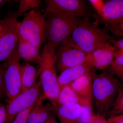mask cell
Instances as JSON below:
<instances>
[{
	"mask_svg": "<svg viewBox=\"0 0 123 123\" xmlns=\"http://www.w3.org/2000/svg\"><path fill=\"white\" fill-rule=\"evenodd\" d=\"M10 1L7 0H0V8L2 7L6 3L9 2Z\"/></svg>",
	"mask_w": 123,
	"mask_h": 123,
	"instance_id": "836d02e7",
	"label": "cell"
},
{
	"mask_svg": "<svg viewBox=\"0 0 123 123\" xmlns=\"http://www.w3.org/2000/svg\"><path fill=\"white\" fill-rule=\"evenodd\" d=\"M112 75L117 77L121 82H123V69L116 72Z\"/></svg>",
	"mask_w": 123,
	"mask_h": 123,
	"instance_id": "1f68e13d",
	"label": "cell"
},
{
	"mask_svg": "<svg viewBox=\"0 0 123 123\" xmlns=\"http://www.w3.org/2000/svg\"><path fill=\"white\" fill-rule=\"evenodd\" d=\"M34 106L20 112L17 115L11 123H27V119L29 113Z\"/></svg>",
	"mask_w": 123,
	"mask_h": 123,
	"instance_id": "d4e9b609",
	"label": "cell"
},
{
	"mask_svg": "<svg viewBox=\"0 0 123 123\" xmlns=\"http://www.w3.org/2000/svg\"><path fill=\"white\" fill-rule=\"evenodd\" d=\"M46 38L48 43L56 48L70 37L84 18L55 11H46Z\"/></svg>",
	"mask_w": 123,
	"mask_h": 123,
	"instance_id": "277c9868",
	"label": "cell"
},
{
	"mask_svg": "<svg viewBox=\"0 0 123 123\" xmlns=\"http://www.w3.org/2000/svg\"><path fill=\"white\" fill-rule=\"evenodd\" d=\"M44 123H58L54 111L50 113Z\"/></svg>",
	"mask_w": 123,
	"mask_h": 123,
	"instance_id": "f546056e",
	"label": "cell"
},
{
	"mask_svg": "<svg viewBox=\"0 0 123 123\" xmlns=\"http://www.w3.org/2000/svg\"><path fill=\"white\" fill-rule=\"evenodd\" d=\"M109 32L114 36L123 38V22L115 29L109 31Z\"/></svg>",
	"mask_w": 123,
	"mask_h": 123,
	"instance_id": "4316f807",
	"label": "cell"
},
{
	"mask_svg": "<svg viewBox=\"0 0 123 123\" xmlns=\"http://www.w3.org/2000/svg\"><path fill=\"white\" fill-rule=\"evenodd\" d=\"M56 48L50 43L44 45L36 63L39 68L38 75L43 91V98L48 99L53 106L57 104L60 89L55 65Z\"/></svg>",
	"mask_w": 123,
	"mask_h": 123,
	"instance_id": "3957f363",
	"label": "cell"
},
{
	"mask_svg": "<svg viewBox=\"0 0 123 123\" xmlns=\"http://www.w3.org/2000/svg\"><path fill=\"white\" fill-rule=\"evenodd\" d=\"M91 75L92 78V100L97 114L105 118L122 86V82L106 70L99 74L94 70Z\"/></svg>",
	"mask_w": 123,
	"mask_h": 123,
	"instance_id": "7a4b0ae2",
	"label": "cell"
},
{
	"mask_svg": "<svg viewBox=\"0 0 123 123\" xmlns=\"http://www.w3.org/2000/svg\"><path fill=\"white\" fill-rule=\"evenodd\" d=\"M97 20L109 31L116 28L123 22V0H105L102 16Z\"/></svg>",
	"mask_w": 123,
	"mask_h": 123,
	"instance_id": "8fae6325",
	"label": "cell"
},
{
	"mask_svg": "<svg viewBox=\"0 0 123 123\" xmlns=\"http://www.w3.org/2000/svg\"><path fill=\"white\" fill-rule=\"evenodd\" d=\"M38 75L37 70L28 63L21 65V90H26L32 87L36 82Z\"/></svg>",
	"mask_w": 123,
	"mask_h": 123,
	"instance_id": "d6986e66",
	"label": "cell"
},
{
	"mask_svg": "<svg viewBox=\"0 0 123 123\" xmlns=\"http://www.w3.org/2000/svg\"><path fill=\"white\" fill-rule=\"evenodd\" d=\"M88 54L76 48L65 44H60L55 51V65L57 72L60 73L64 70L83 63Z\"/></svg>",
	"mask_w": 123,
	"mask_h": 123,
	"instance_id": "30bf717a",
	"label": "cell"
},
{
	"mask_svg": "<svg viewBox=\"0 0 123 123\" xmlns=\"http://www.w3.org/2000/svg\"><path fill=\"white\" fill-rule=\"evenodd\" d=\"M7 117L6 106L0 103V123H5Z\"/></svg>",
	"mask_w": 123,
	"mask_h": 123,
	"instance_id": "83f0119b",
	"label": "cell"
},
{
	"mask_svg": "<svg viewBox=\"0 0 123 123\" xmlns=\"http://www.w3.org/2000/svg\"><path fill=\"white\" fill-rule=\"evenodd\" d=\"M46 2V11L69 14L90 20L94 18L92 7L88 0H47Z\"/></svg>",
	"mask_w": 123,
	"mask_h": 123,
	"instance_id": "9c48e42d",
	"label": "cell"
},
{
	"mask_svg": "<svg viewBox=\"0 0 123 123\" xmlns=\"http://www.w3.org/2000/svg\"><path fill=\"white\" fill-rule=\"evenodd\" d=\"M40 48L28 42L18 40L17 50L21 59L30 62H37L39 58Z\"/></svg>",
	"mask_w": 123,
	"mask_h": 123,
	"instance_id": "ac0fdd59",
	"label": "cell"
},
{
	"mask_svg": "<svg viewBox=\"0 0 123 123\" xmlns=\"http://www.w3.org/2000/svg\"><path fill=\"white\" fill-rule=\"evenodd\" d=\"M102 116L95 114L92 111V107L82 106L81 111L77 120V123H94Z\"/></svg>",
	"mask_w": 123,
	"mask_h": 123,
	"instance_id": "ffe728a7",
	"label": "cell"
},
{
	"mask_svg": "<svg viewBox=\"0 0 123 123\" xmlns=\"http://www.w3.org/2000/svg\"><path fill=\"white\" fill-rule=\"evenodd\" d=\"M117 50L112 44H106L89 53L86 60L96 70H106L113 62Z\"/></svg>",
	"mask_w": 123,
	"mask_h": 123,
	"instance_id": "7c38bea8",
	"label": "cell"
},
{
	"mask_svg": "<svg viewBox=\"0 0 123 123\" xmlns=\"http://www.w3.org/2000/svg\"><path fill=\"white\" fill-rule=\"evenodd\" d=\"M97 20L82 19L70 37L61 43L89 54L106 44L112 45L115 39L106 28L102 29Z\"/></svg>",
	"mask_w": 123,
	"mask_h": 123,
	"instance_id": "6da1fadb",
	"label": "cell"
},
{
	"mask_svg": "<svg viewBox=\"0 0 123 123\" xmlns=\"http://www.w3.org/2000/svg\"><path fill=\"white\" fill-rule=\"evenodd\" d=\"M4 68L3 64L0 65V100L6 95L4 78Z\"/></svg>",
	"mask_w": 123,
	"mask_h": 123,
	"instance_id": "484cf974",
	"label": "cell"
},
{
	"mask_svg": "<svg viewBox=\"0 0 123 123\" xmlns=\"http://www.w3.org/2000/svg\"><path fill=\"white\" fill-rule=\"evenodd\" d=\"M122 82V85H123V82Z\"/></svg>",
	"mask_w": 123,
	"mask_h": 123,
	"instance_id": "d590c367",
	"label": "cell"
},
{
	"mask_svg": "<svg viewBox=\"0 0 123 123\" xmlns=\"http://www.w3.org/2000/svg\"><path fill=\"white\" fill-rule=\"evenodd\" d=\"M113 45L118 49L123 50V38L115 39Z\"/></svg>",
	"mask_w": 123,
	"mask_h": 123,
	"instance_id": "4dcf8cb0",
	"label": "cell"
},
{
	"mask_svg": "<svg viewBox=\"0 0 123 123\" xmlns=\"http://www.w3.org/2000/svg\"><path fill=\"white\" fill-rule=\"evenodd\" d=\"M17 11L15 12L19 17L23 13L28 11L34 10L38 8L42 4V1L40 0H21Z\"/></svg>",
	"mask_w": 123,
	"mask_h": 123,
	"instance_id": "44dd1931",
	"label": "cell"
},
{
	"mask_svg": "<svg viewBox=\"0 0 123 123\" xmlns=\"http://www.w3.org/2000/svg\"><path fill=\"white\" fill-rule=\"evenodd\" d=\"M94 123H107V120L105 117H102L99 120Z\"/></svg>",
	"mask_w": 123,
	"mask_h": 123,
	"instance_id": "d6a6232c",
	"label": "cell"
},
{
	"mask_svg": "<svg viewBox=\"0 0 123 123\" xmlns=\"http://www.w3.org/2000/svg\"><path fill=\"white\" fill-rule=\"evenodd\" d=\"M123 69V50L117 49L114 59L111 66L106 69L108 73L112 74Z\"/></svg>",
	"mask_w": 123,
	"mask_h": 123,
	"instance_id": "603a6c76",
	"label": "cell"
},
{
	"mask_svg": "<svg viewBox=\"0 0 123 123\" xmlns=\"http://www.w3.org/2000/svg\"><path fill=\"white\" fill-rule=\"evenodd\" d=\"M41 86L40 82H36L32 87L21 91L13 99L7 101L5 123H11L20 112L35 105L42 96Z\"/></svg>",
	"mask_w": 123,
	"mask_h": 123,
	"instance_id": "8992f818",
	"label": "cell"
},
{
	"mask_svg": "<svg viewBox=\"0 0 123 123\" xmlns=\"http://www.w3.org/2000/svg\"><path fill=\"white\" fill-rule=\"evenodd\" d=\"M43 97L35 106L32 108L29 113L27 123H44L48 116L54 110L51 103L42 104L43 100Z\"/></svg>",
	"mask_w": 123,
	"mask_h": 123,
	"instance_id": "e0dca14e",
	"label": "cell"
},
{
	"mask_svg": "<svg viewBox=\"0 0 123 123\" xmlns=\"http://www.w3.org/2000/svg\"><path fill=\"white\" fill-rule=\"evenodd\" d=\"M2 28L1 23V20H0V38L1 37L2 35Z\"/></svg>",
	"mask_w": 123,
	"mask_h": 123,
	"instance_id": "e575fe53",
	"label": "cell"
},
{
	"mask_svg": "<svg viewBox=\"0 0 123 123\" xmlns=\"http://www.w3.org/2000/svg\"><path fill=\"white\" fill-rule=\"evenodd\" d=\"M107 123H123V114L109 117Z\"/></svg>",
	"mask_w": 123,
	"mask_h": 123,
	"instance_id": "f1b7e54d",
	"label": "cell"
},
{
	"mask_svg": "<svg viewBox=\"0 0 123 123\" xmlns=\"http://www.w3.org/2000/svg\"><path fill=\"white\" fill-rule=\"evenodd\" d=\"M88 1L92 7L95 18L96 20H98L103 15L105 0H89Z\"/></svg>",
	"mask_w": 123,
	"mask_h": 123,
	"instance_id": "cb8c5ba5",
	"label": "cell"
},
{
	"mask_svg": "<svg viewBox=\"0 0 123 123\" xmlns=\"http://www.w3.org/2000/svg\"><path fill=\"white\" fill-rule=\"evenodd\" d=\"M96 70L87 60L83 63L64 70L57 76L60 89L72 83L74 81L83 75L91 74Z\"/></svg>",
	"mask_w": 123,
	"mask_h": 123,
	"instance_id": "4fadbf2b",
	"label": "cell"
},
{
	"mask_svg": "<svg viewBox=\"0 0 123 123\" xmlns=\"http://www.w3.org/2000/svg\"><path fill=\"white\" fill-rule=\"evenodd\" d=\"M69 103L77 104L81 106L92 107V101L79 96L69 84L61 89L56 105Z\"/></svg>",
	"mask_w": 123,
	"mask_h": 123,
	"instance_id": "9a60e30c",
	"label": "cell"
},
{
	"mask_svg": "<svg viewBox=\"0 0 123 123\" xmlns=\"http://www.w3.org/2000/svg\"><path fill=\"white\" fill-rule=\"evenodd\" d=\"M46 23L45 14L37 10L29 11L18 23V40L28 42L40 48L46 40Z\"/></svg>",
	"mask_w": 123,
	"mask_h": 123,
	"instance_id": "5b68a950",
	"label": "cell"
},
{
	"mask_svg": "<svg viewBox=\"0 0 123 123\" xmlns=\"http://www.w3.org/2000/svg\"><path fill=\"white\" fill-rule=\"evenodd\" d=\"M69 85L79 96L92 101V78L90 74L83 75L74 81Z\"/></svg>",
	"mask_w": 123,
	"mask_h": 123,
	"instance_id": "2e32d148",
	"label": "cell"
},
{
	"mask_svg": "<svg viewBox=\"0 0 123 123\" xmlns=\"http://www.w3.org/2000/svg\"><path fill=\"white\" fill-rule=\"evenodd\" d=\"M123 114V85L120 88L115 101L107 115L108 118Z\"/></svg>",
	"mask_w": 123,
	"mask_h": 123,
	"instance_id": "7402d4cb",
	"label": "cell"
},
{
	"mask_svg": "<svg viewBox=\"0 0 123 123\" xmlns=\"http://www.w3.org/2000/svg\"><path fill=\"white\" fill-rule=\"evenodd\" d=\"M81 106L77 104H67L53 106V111L61 123H77Z\"/></svg>",
	"mask_w": 123,
	"mask_h": 123,
	"instance_id": "5bb4252c",
	"label": "cell"
},
{
	"mask_svg": "<svg viewBox=\"0 0 123 123\" xmlns=\"http://www.w3.org/2000/svg\"><path fill=\"white\" fill-rule=\"evenodd\" d=\"M21 59L17 48L11 57L3 64L6 92L8 100L13 99L21 90Z\"/></svg>",
	"mask_w": 123,
	"mask_h": 123,
	"instance_id": "ba28073f",
	"label": "cell"
},
{
	"mask_svg": "<svg viewBox=\"0 0 123 123\" xmlns=\"http://www.w3.org/2000/svg\"><path fill=\"white\" fill-rule=\"evenodd\" d=\"M18 17L14 12L1 20L2 32L0 38V62L8 59L17 48Z\"/></svg>",
	"mask_w": 123,
	"mask_h": 123,
	"instance_id": "52a82bcc",
	"label": "cell"
}]
</instances>
